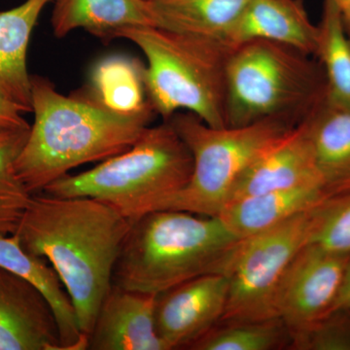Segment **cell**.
I'll return each mask as SVG.
<instances>
[{
  "mask_svg": "<svg viewBox=\"0 0 350 350\" xmlns=\"http://www.w3.org/2000/svg\"><path fill=\"white\" fill-rule=\"evenodd\" d=\"M326 81L310 55L267 40L232 49L227 66V125L282 119L295 125L325 98Z\"/></svg>",
  "mask_w": 350,
  "mask_h": 350,
  "instance_id": "cell-6",
  "label": "cell"
},
{
  "mask_svg": "<svg viewBox=\"0 0 350 350\" xmlns=\"http://www.w3.org/2000/svg\"><path fill=\"white\" fill-rule=\"evenodd\" d=\"M297 350H350V310L336 308L291 336Z\"/></svg>",
  "mask_w": 350,
  "mask_h": 350,
  "instance_id": "cell-26",
  "label": "cell"
},
{
  "mask_svg": "<svg viewBox=\"0 0 350 350\" xmlns=\"http://www.w3.org/2000/svg\"><path fill=\"white\" fill-rule=\"evenodd\" d=\"M193 167L187 145L172 124L163 121L149 126L128 150L81 174H68L51 183L43 193L103 200L133 219L185 187Z\"/></svg>",
  "mask_w": 350,
  "mask_h": 350,
  "instance_id": "cell-5",
  "label": "cell"
},
{
  "mask_svg": "<svg viewBox=\"0 0 350 350\" xmlns=\"http://www.w3.org/2000/svg\"><path fill=\"white\" fill-rule=\"evenodd\" d=\"M51 0H25L0 12V94L22 113L32 112L31 75L27 66L32 31Z\"/></svg>",
  "mask_w": 350,
  "mask_h": 350,
  "instance_id": "cell-16",
  "label": "cell"
},
{
  "mask_svg": "<svg viewBox=\"0 0 350 350\" xmlns=\"http://www.w3.org/2000/svg\"><path fill=\"white\" fill-rule=\"evenodd\" d=\"M88 93L101 107L116 114L155 113L147 92L145 66L131 57L115 55L101 59L92 71Z\"/></svg>",
  "mask_w": 350,
  "mask_h": 350,
  "instance_id": "cell-21",
  "label": "cell"
},
{
  "mask_svg": "<svg viewBox=\"0 0 350 350\" xmlns=\"http://www.w3.org/2000/svg\"><path fill=\"white\" fill-rule=\"evenodd\" d=\"M23 114L24 113L0 94V133L29 130L31 125L25 121Z\"/></svg>",
  "mask_w": 350,
  "mask_h": 350,
  "instance_id": "cell-27",
  "label": "cell"
},
{
  "mask_svg": "<svg viewBox=\"0 0 350 350\" xmlns=\"http://www.w3.org/2000/svg\"><path fill=\"white\" fill-rule=\"evenodd\" d=\"M146 1H152V0H146Z\"/></svg>",
  "mask_w": 350,
  "mask_h": 350,
  "instance_id": "cell-30",
  "label": "cell"
},
{
  "mask_svg": "<svg viewBox=\"0 0 350 350\" xmlns=\"http://www.w3.org/2000/svg\"><path fill=\"white\" fill-rule=\"evenodd\" d=\"M304 123L327 196L350 193V108L325 96Z\"/></svg>",
  "mask_w": 350,
  "mask_h": 350,
  "instance_id": "cell-15",
  "label": "cell"
},
{
  "mask_svg": "<svg viewBox=\"0 0 350 350\" xmlns=\"http://www.w3.org/2000/svg\"><path fill=\"white\" fill-rule=\"evenodd\" d=\"M31 96L34 121L15 167L32 195L75 167L128 150L155 115L108 111L88 92L64 96L38 75H31Z\"/></svg>",
  "mask_w": 350,
  "mask_h": 350,
  "instance_id": "cell-2",
  "label": "cell"
},
{
  "mask_svg": "<svg viewBox=\"0 0 350 350\" xmlns=\"http://www.w3.org/2000/svg\"><path fill=\"white\" fill-rule=\"evenodd\" d=\"M308 243L337 254H350V193L329 198L317 207Z\"/></svg>",
  "mask_w": 350,
  "mask_h": 350,
  "instance_id": "cell-25",
  "label": "cell"
},
{
  "mask_svg": "<svg viewBox=\"0 0 350 350\" xmlns=\"http://www.w3.org/2000/svg\"><path fill=\"white\" fill-rule=\"evenodd\" d=\"M0 350H63L56 315L45 295L2 268Z\"/></svg>",
  "mask_w": 350,
  "mask_h": 350,
  "instance_id": "cell-11",
  "label": "cell"
},
{
  "mask_svg": "<svg viewBox=\"0 0 350 350\" xmlns=\"http://www.w3.org/2000/svg\"><path fill=\"white\" fill-rule=\"evenodd\" d=\"M133 219L93 198L33 194L15 232L31 254L56 271L86 336L113 284Z\"/></svg>",
  "mask_w": 350,
  "mask_h": 350,
  "instance_id": "cell-1",
  "label": "cell"
},
{
  "mask_svg": "<svg viewBox=\"0 0 350 350\" xmlns=\"http://www.w3.org/2000/svg\"><path fill=\"white\" fill-rule=\"evenodd\" d=\"M291 335L278 317L220 322L188 349L273 350L290 347Z\"/></svg>",
  "mask_w": 350,
  "mask_h": 350,
  "instance_id": "cell-23",
  "label": "cell"
},
{
  "mask_svg": "<svg viewBox=\"0 0 350 350\" xmlns=\"http://www.w3.org/2000/svg\"><path fill=\"white\" fill-rule=\"evenodd\" d=\"M317 34V57L326 81V98L350 108V34L342 14L329 0L324 1Z\"/></svg>",
  "mask_w": 350,
  "mask_h": 350,
  "instance_id": "cell-22",
  "label": "cell"
},
{
  "mask_svg": "<svg viewBox=\"0 0 350 350\" xmlns=\"http://www.w3.org/2000/svg\"><path fill=\"white\" fill-rule=\"evenodd\" d=\"M0 268L38 288L54 310L63 350H85L88 338L80 330L75 306L54 268L25 250L15 234H0Z\"/></svg>",
  "mask_w": 350,
  "mask_h": 350,
  "instance_id": "cell-19",
  "label": "cell"
},
{
  "mask_svg": "<svg viewBox=\"0 0 350 350\" xmlns=\"http://www.w3.org/2000/svg\"><path fill=\"white\" fill-rule=\"evenodd\" d=\"M169 122L192 154V176L185 187L148 211L172 209L206 216H217L253 160L297 126L269 119L246 126H211L190 112L175 113Z\"/></svg>",
  "mask_w": 350,
  "mask_h": 350,
  "instance_id": "cell-7",
  "label": "cell"
},
{
  "mask_svg": "<svg viewBox=\"0 0 350 350\" xmlns=\"http://www.w3.org/2000/svg\"><path fill=\"white\" fill-rule=\"evenodd\" d=\"M228 295L226 273L198 276L157 295V333L167 349H189L220 323Z\"/></svg>",
  "mask_w": 350,
  "mask_h": 350,
  "instance_id": "cell-10",
  "label": "cell"
},
{
  "mask_svg": "<svg viewBox=\"0 0 350 350\" xmlns=\"http://www.w3.org/2000/svg\"><path fill=\"white\" fill-rule=\"evenodd\" d=\"M317 207L243 239L228 271L229 295L221 322L276 317V291L310 241Z\"/></svg>",
  "mask_w": 350,
  "mask_h": 350,
  "instance_id": "cell-8",
  "label": "cell"
},
{
  "mask_svg": "<svg viewBox=\"0 0 350 350\" xmlns=\"http://www.w3.org/2000/svg\"><path fill=\"white\" fill-rule=\"evenodd\" d=\"M157 295L112 284L88 335L86 350H167L157 333Z\"/></svg>",
  "mask_w": 350,
  "mask_h": 350,
  "instance_id": "cell-13",
  "label": "cell"
},
{
  "mask_svg": "<svg viewBox=\"0 0 350 350\" xmlns=\"http://www.w3.org/2000/svg\"><path fill=\"white\" fill-rule=\"evenodd\" d=\"M51 22L57 38L82 29L108 42L126 27H156L146 0H55Z\"/></svg>",
  "mask_w": 350,
  "mask_h": 350,
  "instance_id": "cell-18",
  "label": "cell"
},
{
  "mask_svg": "<svg viewBox=\"0 0 350 350\" xmlns=\"http://www.w3.org/2000/svg\"><path fill=\"white\" fill-rule=\"evenodd\" d=\"M317 34L303 0H251L227 43L234 48L253 40L271 41L313 56Z\"/></svg>",
  "mask_w": 350,
  "mask_h": 350,
  "instance_id": "cell-14",
  "label": "cell"
},
{
  "mask_svg": "<svg viewBox=\"0 0 350 350\" xmlns=\"http://www.w3.org/2000/svg\"><path fill=\"white\" fill-rule=\"evenodd\" d=\"M336 308L350 310V258L347 269H345L342 287H340V292H338L337 299H336L332 310H336Z\"/></svg>",
  "mask_w": 350,
  "mask_h": 350,
  "instance_id": "cell-28",
  "label": "cell"
},
{
  "mask_svg": "<svg viewBox=\"0 0 350 350\" xmlns=\"http://www.w3.org/2000/svg\"><path fill=\"white\" fill-rule=\"evenodd\" d=\"M342 14V19L350 34V0H329Z\"/></svg>",
  "mask_w": 350,
  "mask_h": 350,
  "instance_id": "cell-29",
  "label": "cell"
},
{
  "mask_svg": "<svg viewBox=\"0 0 350 350\" xmlns=\"http://www.w3.org/2000/svg\"><path fill=\"white\" fill-rule=\"evenodd\" d=\"M314 185L322 187L303 121L273 140L253 160L234 186L229 202L250 196Z\"/></svg>",
  "mask_w": 350,
  "mask_h": 350,
  "instance_id": "cell-12",
  "label": "cell"
},
{
  "mask_svg": "<svg viewBox=\"0 0 350 350\" xmlns=\"http://www.w3.org/2000/svg\"><path fill=\"white\" fill-rule=\"evenodd\" d=\"M243 241L218 216L148 211L133 219L113 284L160 294L198 276L227 275Z\"/></svg>",
  "mask_w": 350,
  "mask_h": 350,
  "instance_id": "cell-3",
  "label": "cell"
},
{
  "mask_svg": "<svg viewBox=\"0 0 350 350\" xmlns=\"http://www.w3.org/2000/svg\"><path fill=\"white\" fill-rule=\"evenodd\" d=\"M29 130L0 133V234H15L31 200L15 167Z\"/></svg>",
  "mask_w": 350,
  "mask_h": 350,
  "instance_id": "cell-24",
  "label": "cell"
},
{
  "mask_svg": "<svg viewBox=\"0 0 350 350\" xmlns=\"http://www.w3.org/2000/svg\"><path fill=\"white\" fill-rule=\"evenodd\" d=\"M327 199L320 186H303L231 200L217 216L234 236L245 239L312 211Z\"/></svg>",
  "mask_w": 350,
  "mask_h": 350,
  "instance_id": "cell-17",
  "label": "cell"
},
{
  "mask_svg": "<svg viewBox=\"0 0 350 350\" xmlns=\"http://www.w3.org/2000/svg\"><path fill=\"white\" fill-rule=\"evenodd\" d=\"M117 38L135 43L146 57L149 100L163 121L186 111L208 126H227L229 44L159 27H126Z\"/></svg>",
  "mask_w": 350,
  "mask_h": 350,
  "instance_id": "cell-4",
  "label": "cell"
},
{
  "mask_svg": "<svg viewBox=\"0 0 350 350\" xmlns=\"http://www.w3.org/2000/svg\"><path fill=\"white\" fill-rule=\"evenodd\" d=\"M251 0H152L156 27L227 42Z\"/></svg>",
  "mask_w": 350,
  "mask_h": 350,
  "instance_id": "cell-20",
  "label": "cell"
},
{
  "mask_svg": "<svg viewBox=\"0 0 350 350\" xmlns=\"http://www.w3.org/2000/svg\"><path fill=\"white\" fill-rule=\"evenodd\" d=\"M350 254H337L306 244L294 258L275 298V313L290 335L312 325L333 308Z\"/></svg>",
  "mask_w": 350,
  "mask_h": 350,
  "instance_id": "cell-9",
  "label": "cell"
}]
</instances>
